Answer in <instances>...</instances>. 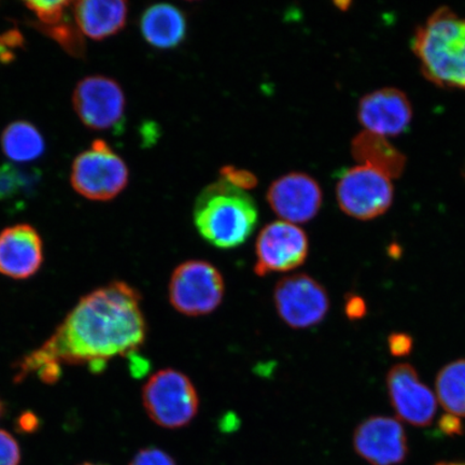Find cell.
Listing matches in <instances>:
<instances>
[{
	"label": "cell",
	"instance_id": "6da1fadb",
	"mask_svg": "<svg viewBox=\"0 0 465 465\" xmlns=\"http://www.w3.org/2000/svg\"><path fill=\"white\" fill-rule=\"evenodd\" d=\"M145 336L141 294L114 282L81 298L50 339L17 364L15 381L36 374L51 385L60 380L63 364L86 365L98 373L110 360L136 353Z\"/></svg>",
	"mask_w": 465,
	"mask_h": 465
},
{
	"label": "cell",
	"instance_id": "7a4b0ae2",
	"mask_svg": "<svg viewBox=\"0 0 465 465\" xmlns=\"http://www.w3.org/2000/svg\"><path fill=\"white\" fill-rule=\"evenodd\" d=\"M411 49L430 83L465 91V17L449 7L436 9L416 28Z\"/></svg>",
	"mask_w": 465,
	"mask_h": 465
},
{
	"label": "cell",
	"instance_id": "3957f363",
	"mask_svg": "<svg viewBox=\"0 0 465 465\" xmlns=\"http://www.w3.org/2000/svg\"><path fill=\"white\" fill-rule=\"evenodd\" d=\"M258 217L252 197L224 179L209 184L195 202L196 229L203 240L219 249L245 243L257 226Z\"/></svg>",
	"mask_w": 465,
	"mask_h": 465
},
{
	"label": "cell",
	"instance_id": "277c9868",
	"mask_svg": "<svg viewBox=\"0 0 465 465\" xmlns=\"http://www.w3.org/2000/svg\"><path fill=\"white\" fill-rule=\"evenodd\" d=\"M143 403L151 420L162 428L176 430L194 420L200 398L187 375L165 369L156 371L145 383Z\"/></svg>",
	"mask_w": 465,
	"mask_h": 465
},
{
	"label": "cell",
	"instance_id": "5b68a950",
	"mask_svg": "<svg viewBox=\"0 0 465 465\" xmlns=\"http://www.w3.org/2000/svg\"><path fill=\"white\" fill-rule=\"evenodd\" d=\"M224 281L216 266L203 260L178 265L168 283V299L174 311L188 317L209 315L223 303Z\"/></svg>",
	"mask_w": 465,
	"mask_h": 465
},
{
	"label": "cell",
	"instance_id": "8992f818",
	"mask_svg": "<svg viewBox=\"0 0 465 465\" xmlns=\"http://www.w3.org/2000/svg\"><path fill=\"white\" fill-rule=\"evenodd\" d=\"M129 168L110 145L97 139L73 163L71 183L78 194L91 201L114 200L129 183Z\"/></svg>",
	"mask_w": 465,
	"mask_h": 465
},
{
	"label": "cell",
	"instance_id": "52a82bcc",
	"mask_svg": "<svg viewBox=\"0 0 465 465\" xmlns=\"http://www.w3.org/2000/svg\"><path fill=\"white\" fill-rule=\"evenodd\" d=\"M336 199L347 216L362 221L373 220L392 206V179L368 166L349 168L337 183Z\"/></svg>",
	"mask_w": 465,
	"mask_h": 465
},
{
	"label": "cell",
	"instance_id": "ba28073f",
	"mask_svg": "<svg viewBox=\"0 0 465 465\" xmlns=\"http://www.w3.org/2000/svg\"><path fill=\"white\" fill-rule=\"evenodd\" d=\"M278 316L292 329H310L322 323L330 310L327 290L306 274L284 277L276 284Z\"/></svg>",
	"mask_w": 465,
	"mask_h": 465
},
{
	"label": "cell",
	"instance_id": "9c48e42d",
	"mask_svg": "<svg viewBox=\"0 0 465 465\" xmlns=\"http://www.w3.org/2000/svg\"><path fill=\"white\" fill-rule=\"evenodd\" d=\"M308 252L310 242L300 226L275 221L262 229L255 242V274L263 277L298 269L304 264Z\"/></svg>",
	"mask_w": 465,
	"mask_h": 465
},
{
	"label": "cell",
	"instance_id": "30bf717a",
	"mask_svg": "<svg viewBox=\"0 0 465 465\" xmlns=\"http://www.w3.org/2000/svg\"><path fill=\"white\" fill-rule=\"evenodd\" d=\"M73 104L83 124L93 131L118 129L124 122L125 96L114 79L91 75L79 81Z\"/></svg>",
	"mask_w": 465,
	"mask_h": 465
},
{
	"label": "cell",
	"instance_id": "8fae6325",
	"mask_svg": "<svg viewBox=\"0 0 465 465\" xmlns=\"http://www.w3.org/2000/svg\"><path fill=\"white\" fill-rule=\"evenodd\" d=\"M389 400L401 420L415 427H428L438 411V399L420 381L414 366L400 363L389 370L387 378Z\"/></svg>",
	"mask_w": 465,
	"mask_h": 465
},
{
	"label": "cell",
	"instance_id": "7c38bea8",
	"mask_svg": "<svg viewBox=\"0 0 465 465\" xmlns=\"http://www.w3.org/2000/svg\"><path fill=\"white\" fill-rule=\"evenodd\" d=\"M354 450L371 465H400L409 456V440L398 420L371 416L354 430Z\"/></svg>",
	"mask_w": 465,
	"mask_h": 465
},
{
	"label": "cell",
	"instance_id": "4fadbf2b",
	"mask_svg": "<svg viewBox=\"0 0 465 465\" xmlns=\"http://www.w3.org/2000/svg\"><path fill=\"white\" fill-rule=\"evenodd\" d=\"M322 190L307 173H290L278 178L267 192V202L282 221L310 223L322 205Z\"/></svg>",
	"mask_w": 465,
	"mask_h": 465
},
{
	"label": "cell",
	"instance_id": "5bb4252c",
	"mask_svg": "<svg viewBox=\"0 0 465 465\" xmlns=\"http://www.w3.org/2000/svg\"><path fill=\"white\" fill-rule=\"evenodd\" d=\"M358 119L364 131L385 137L397 136L411 124V103L402 90L382 87L361 98Z\"/></svg>",
	"mask_w": 465,
	"mask_h": 465
},
{
	"label": "cell",
	"instance_id": "9a60e30c",
	"mask_svg": "<svg viewBox=\"0 0 465 465\" xmlns=\"http://www.w3.org/2000/svg\"><path fill=\"white\" fill-rule=\"evenodd\" d=\"M43 263V240L32 225L16 224L0 232V274L25 281Z\"/></svg>",
	"mask_w": 465,
	"mask_h": 465
},
{
	"label": "cell",
	"instance_id": "2e32d148",
	"mask_svg": "<svg viewBox=\"0 0 465 465\" xmlns=\"http://www.w3.org/2000/svg\"><path fill=\"white\" fill-rule=\"evenodd\" d=\"M73 5L74 20L80 32L91 39L112 37L126 25L129 5L122 0H84Z\"/></svg>",
	"mask_w": 465,
	"mask_h": 465
},
{
	"label": "cell",
	"instance_id": "e0dca14e",
	"mask_svg": "<svg viewBox=\"0 0 465 465\" xmlns=\"http://www.w3.org/2000/svg\"><path fill=\"white\" fill-rule=\"evenodd\" d=\"M352 158L359 165L368 166L391 179L402 176L406 156L389 141L388 137L362 131L352 139Z\"/></svg>",
	"mask_w": 465,
	"mask_h": 465
},
{
	"label": "cell",
	"instance_id": "ac0fdd59",
	"mask_svg": "<svg viewBox=\"0 0 465 465\" xmlns=\"http://www.w3.org/2000/svg\"><path fill=\"white\" fill-rule=\"evenodd\" d=\"M141 31L145 42L154 48L173 49L187 36V20L173 5H153L142 15Z\"/></svg>",
	"mask_w": 465,
	"mask_h": 465
},
{
	"label": "cell",
	"instance_id": "d6986e66",
	"mask_svg": "<svg viewBox=\"0 0 465 465\" xmlns=\"http://www.w3.org/2000/svg\"><path fill=\"white\" fill-rule=\"evenodd\" d=\"M0 143L5 156L19 163L39 159L45 149L42 134L27 121H15L5 127Z\"/></svg>",
	"mask_w": 465,
	"mask_h": 465
},
{
	"label": "cell",
	"instance_id": "ffe728a7",
	"mask_svg": "<svg viewBox=\"0 0 465 465\" xmlns=\"http://www.w3.org/2000/svg\"><path fill=\"white\" fill-rule=\"evenodd\" d=\"M436 399L449 414L465 418V359L441 369L435 381Z\"/></svg>",
	"mask_w": 465,
	"mask_h": 465
},
{
	"label": "cell",
	"instance_id": "44dd1931",
	"mask_svg": "<svg viewBox=\"0 0 465 465\" xmlns=\"http://www.w3.org/2000/svg\"><path fill=\"white\" fill-rule=\"evenodd\" d=\"M40 31L55 40L67 54L83 57L85 54V45L83 36H81L78 26L72 25L68 20H64L56 25L43 26L39 25Z\"/></svg>",
	"mask_w": 465,
	"mask_h": 465
},
{
	"label": "cell",
	"instance_id": "7402d4cb",
	"mask_svg": "<svg viewBox=\"0 0 465 465\" xmlns=\"http://www.w3.org/2000/svg\"><path fill=\"white\" fill-rule=\"evenodd\" d=\"M73 5L68 2H26V7L33 11L39 20V25L52 26L65 20L66 10L69 5Z\"/></svg>",
	"mask_w": 465,
	"mask_h": 465
},
{
	"label": "cell",
	"instance_id": "603a6c76",
	"mask_svg": "<svg viewBox=\"0 0 465 465\" xmlns=\"http://www.w3.org/2000/svg\"><path fill=\"white\" fill-rule=\"evenodd\" d=\"M26 187V178L11 164L0 165V201L15 199Z\"/></svg>",
	"mask_w": 465,
	"mask_h": 465
},
{
	"label": "cell",
	"instance_id": "cb8c5ba5",
	"mask_svg": "<svg viewBox=\"0 0 465 465\" xmlns=\"http://www.w3.org/2000/svg\"><path fill=\"white\" fill-rule=\"evenodd\" d=\"M129 465H177V463L170 453L156 447H148L139 450Z\"/></svg>",
	"mask_w": 465,
	"mask_h": 465
},
{
	"label": "cell",
	"instance_id": "d4e9b609",
	"mask_svg": "<svg viewBox=\"0 0 465 465\" xmlns=\"http://www.w3.org/2000/svg\"><path fill=\"white\" fill-rule=\"evenodd\" d=\"M21 450L13 435L0 430V465H19Z\"/></svg>",
	"mask_w": 465,
	"mask_h": 465
},
{
	"label": "cell",
	"instance_id": "484cf974",
	"mask_svg": "<svg viewBox=\"0 0 465 465\" xmlns=\"http://www.w3.org/2000/svg\"><path fill=\"white\" fill-rule=\"evenodd\" d=\"M223 179L242 190H250L257 185V178L252 173L236 170L235 167L226 166L223 170Z\"/></svg>",
	"mask_w": 465,
	"mask_h": 465
},
{
	"label": "cell",
	"instance_id": "4316f807",
	"mask_svg": "<svg viewBox=\"0 0 465 465\" xmlns=\"http://www.w3.org/2000/svg\"><path fill=\"white\" fill-rule=\"evenodd\" d=\"M388 347L393 357H406L409 356L412 347H414V340L410 334L394 332L388 337Z\"/></svg>",
	"mask_w": 465,
	"mask_h": 465
},
{
	"label": "cell",
	"instance_id": "83f0119b",
	"mask_svg": "<svg viewBox=\"0 0 465 465\" xmlns=\"http://www.w3.org/2000/svg\"><path fill=\"white\" fill-rule=\"evenodd\" d=\"M22 43L21 34L17 31H10L0 35V61H13L15 57L14 50Z\"/></svg>",
	"mask_w": 465,
	"mask_h": 465
},
{
	"label": "cell",
	"instance_id": "f1b7e54d",
	"mask_svg": "<svg viewBox=\"0 0 465 465\" xmlns=\"http://www.w3.org/2000/svg\"><path fill=\"white\" fill-rule=\"evenodd\" d=\"M346 316L351 320H360L365 317L368 312V306L361 296L349 294L345 304Z\"/></svg>",
	"mask_w": 465,
	"mask_h": 465
},
{
	"label": "cell",
	"instance_id": "f546056e",
	"mask_svg": "<svg viewBox=\"0 0 465 465\" xmlns=\"http://www.w3.org/2000/svg\"><path fill=\"white\" fill-rule=\"evenodd\" d=\"M439 428L441 432L450 436L460 435L464 431L460 418L449 414V412L440 417Z\"/></svg>",
	"mask_w": 465,
	"mask_h": 465
},
{
	"label": "cell",
	"instance_id": "4dcf8cb0",
	"mask_svg": "<svg viewBox=\"0 0 465 465\" xmlns=\"http://www.w3.org/2000/svg\"><path fill=\"white\" fill-rule=\"evenodd\" d=\"M39 426V420L33 412H25L17 420V427L23 432H34Z\"/></svg>",
	"mask_w": 465,
	"mask_h": 465
},
{
	"label": "cell",
	"instance_id": "1f68e13d",
	"mask_svg": "<svg viewBox=\"0 0 465 465\" xmlns=\"http://www.w3.org/2000/svg\"><path fill=\"white\" fill-rule=\"evenodd\" d=\"M435 465H465V462H440Z\"/></svg>",
	"mask_w": 465,
	"mask_h": 465
},
{
	"label": "cell",
	"instance_id": "d6a6232c",
	"mask_svg": "<svg viewBox=\"0 0 465 465\" xmlns=\"http://www.w3.org/2000/svg\"><path fill=\"white\" fill-rule=\"evenodd\" d=\"M81 465H103V464H94V463L86 462V463H84V464H81Z\"/></svg>",
	"mask_w": 465,
	"mask_h": 465
},
{
	"label": "cell",
	"instance_id": "836d02e7",
	"mask_svg": "<svg viewBox=\"0 0 465 465\" xmlns=\"http://www.w3.org/2000/svg\"><path fill=\"white\" fill-rule=\"evenodd\" d=\"M0 414H2V404H0Z\"/></svg>",
	"mask_w": 465,
	"mask_h": 465
}]
</instances>
